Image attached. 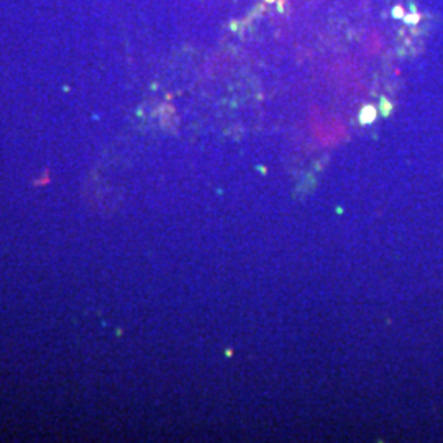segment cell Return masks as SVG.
Returning a JSON list of instances; mask_svg holds the SVG:
<instances>
[{
	"label": "cell",
	"instance_id": "7a4b0ae2",
	"mask_svg": "<svg viewBox=\"0 0 443 443\" xmlns=\"http://www.w3.org/2000/svg\"><path fill=\"white\" fill-rule=\"evenodd\" d=\"M394 15H396V17H401V15H402V9H396L394 10Z\"/></svg>",
	"mask_w": 443,
	"mask_h": 443
},
{
	"label": "cell",
	"instance_id": "6da1fadb",
	"mask_svg": "<svg viewBox=\"0 0 443 443\" xmlns=\"http://www.w3.org/2000/svg\"><path fill=\"white\" fill-rule=\"evenodd\" d=\"M374 108L373 107H365L363 114H361V120H363V123H368V122H373L374 120Z\"/></svg>",
	"mask_w": 443,
	"mask_h": 443
}]
</instances>
